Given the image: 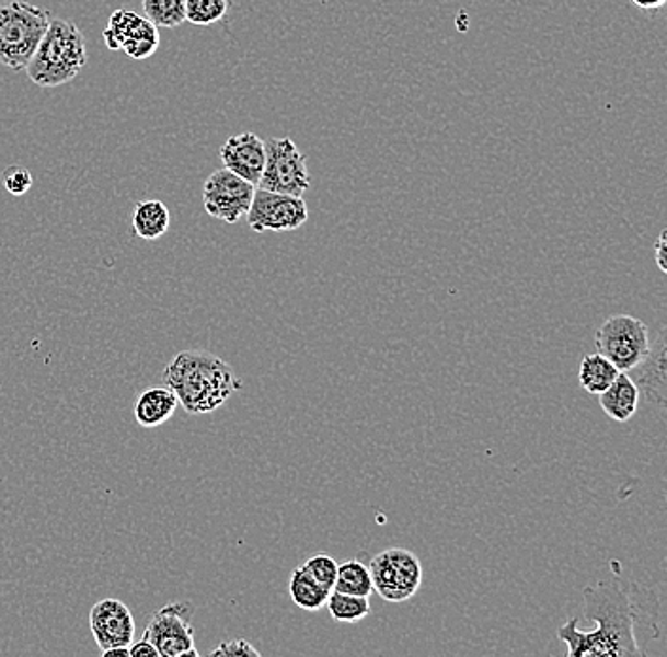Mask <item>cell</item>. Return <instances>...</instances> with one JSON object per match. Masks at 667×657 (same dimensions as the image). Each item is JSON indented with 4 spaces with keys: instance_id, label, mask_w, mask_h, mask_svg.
<instances>
[{
    "instance_id": "52a82bcc",
    "label": "cell",
    "mask_w": 667,
    "mask_h": 657,
    "mask_svg": "<svg viewBox=\"0 0 667 657\" xmlns=\"http://www.w3.org/2000/svg\"><path fill=\"white\" fill-rule=\"evenodd\" d=\"M310 184L308 163L295 140L288 137L266 140V163L258 188L303 197Z\"/></svg>"
},
{
    "instance_id": "83f0119b",
    "label": "cell",
    "mask_w": 667,
    "mask_h": 657,
    "mask_svg": "<svg viewBox=\"0 0 667 657\" xmlns=\"http://www.w3.org/2000/svg\"><path fill=\"white\" fill-rule=\"evenodd\" d=\"M129 657H160L152 643L147 638H141L137 643L129 644Z\"/></svg>"
},
{
    "instance_id": "3957f363",
    "label": "cell",
    "mask_w": 667,
    "mask_h": 657,
    "mask_svg": "<svg viewBox=\"0 0 667 657\" xmlns=\"http://www.w3.org/2000/svg\"><path fill=\"white\" fill-rule=\"evenodd\" d=\"M88 65V51L82 31L77 23L56 18L49 22L43 41L31 57L27 77L41 88L69 84Z\"/></svg>"
},
{
    "instance_id": "d4e9b609",
    "label": "cell",
    "mask_w": 667,
    "mask_h": 657,
    "mask_svg": "<svg viewBox=\"0 0 667 657\" xmlns=\"http://www.w3.org/2000/svg\"><path fill=\"white\" fill-rule=\"evenodd\" d=\"M2 184L7 188L8 194L12 196H25L28 189L33 188V175L28 169L22 165H10L2 173Z\"/></svg>"
},
{
    "instance_id": "f546056e",
    "label": "cell",
    "mask_w": 667,
    "mask_h": 657,
    "mask_svg": "<svg viewBox=\"0 0 667 657\" xmlns=\"http://www.w3.org/2000/svg\"><path fill=\"white\" fill-rule=\"evenodd\" d=\"M103 657H129V646H116V648L103 650Z\"/></svg>"
},
{
    "instance_id": "6da1fadb",
    "label": "cell",
    "mask_w": 667,
    "mask_h": 657,
    "mask_svg": "<svg viewBox=\"0 0 667 657\" xmlns=\"http://www.w3.org/2000/svg\"><path fill=\"white\" fill-rule=\"evenodd\" d=\"M584 610L597 623L586 633L578 620L571 618L557 630V638L567 644L570 657H637L645 656L635 638L637 610L617 580H601L584 589Z\"/></svg>"
},
{
    "instance_id": "ffe728a7",
    "label": "cell",
    "mask_w": 667,
    "mask_h": 657,
    "mask_svg": "<svg viewBox=\"0 0 667 657\" xmlns=\"http://www.w3.org/2000/svg\"><path fill=\"white\" fill-rule=\"evenodd\" d=\"M334 591L340 593L357 595V597H368L373 593L372 576L370 568L365 563L352 560L337 565L336 581Z\"/></svg>"
},
{
    "instance_id": "4316f807",
    "label": "cell",
    "mask_w": 667,
    "mask_h": 657,
    "mask_svg": "<svg viewBox=\"0 0 667 657\" xmlns=\"http://www.w3.org/2000/svg\"><path fill=\"white\" fill-rule=\"evenodd\" d=\"M667 231L662 230L660 235L656 239V243H654V260H656V266L660 267L662 273L667 272Z\"/></svg>"
},
{
    "instance_id": "7a4b0ae2",
    "label": "cell",
    "mask_w": 667,
    "mask_h": 657,
    "mask_svg": "<svg viewBox=\"0 0 667 657\" xmlns=\"http://www.w3.org/2000/svg\"><path fill=\"white\" fill-rule=\"evenodd\" d=\"M163 385L175 392L188 415H207L225 406L241 389L232 366L209 350H181L163 370Z\"/></svg>"
},
{
    "instance_id": "7402d4cb",
    "label": "cell",
    "mask_w": 667,
    "mask_h": 657,
    "mask_svg": "<svg viewBox=\"0 0 667 657\" xmlns=\"http://www.w3.org/2000/svg\"><path fill=\"white\" fill-rule=\"evenodd\" d=\"M142 12L156 27L175 28L186 22V0H142Z\"/></svg>"
},
{
    "instance_id": "9c48e42d",
    "label": "cell",
    "mask_w": 667,
    "mask_h": 657,
    "mask_svg": "<svg viewBox=\"0 0 667 657\" xmlns=\"http://www.w3.org/2000/svg\"><path fill=\"white\" fill-rule=\"evenodd\" d=\"M308 218L310 210L303 197L269 192L258 186L254 189L253 204L246 212V222L256 233L295 231L302 228L308 222Z\"/></svg>"
},
{
    "instance_id": "cb8c5ba5",
    "label": "cell",
    "mask_w": 667,
    "mask_h": 657,
    "mask_svg": "<svg viewBox=\"0 0 667 657\" xmlns=\"http://www.w3.org/2000/svg\"><path fill=\"white\" fill-rule=\"evenodd\" d=\"M306 568V573L310 574L313 580L319 581L324 589L332 591L334 589V581H336L337 563L332 560L331 555H313L311 560L306 561L302 565Z\"/></svg>"
},
{
    "instance_id": "2e32d148",
    "label": "cell",
    "mask_w": 667,
    "mask_h": 657,
    "mask_svg": "<svg viewBox=\"0 0 667 657\" xmlns=\"http://www.w3.org/2000/svg\"><path fill=\"white\" fill-rule=\"evenodd\" d=\"M179 400L168 387H152L135 404V419L142 428L162 427L175 415Z\"/></svg>"
},
{
    "instance_id": "ac0fdd59",
    "label": "cell",
    "mask_w": 667,
    "mask_h": 657,
    "mask_svg": "<svg viewBox=\"0 0 667 657\" xmlns=\"http://www.w3.org/2000/svg\"><path fill=\"white\" fill-rule=\"evenodd\" d=\"M620 371L617 366L607 360L603 355H586L578 368V383L588 394L599 396L601 392L607 391L611 387L612 381L617 379Z\"/></svg>"
},
{
    "instance_id": "5b68a950",
    "label": "cell",
    "mask_w": 667,
    "mask_h": 657,
    "mask_svg": "<svg viewBox=\"0 0 667 657\" xmlns=\"http://www.w3.org/2000/svg\"><path fill=\"white\" fill-rule=\"evenodd\" d=\"M596 347L599 355L617 366V370L630 373L651 350L648 326L632 315L611 316L597 330Z\"/></svg>"
},
{
    "instance_id": "277c9868",
    "label": "cell",
    "mask_w": 667,
    "mask_h": 657,
    "mask_svg": "<svg viewBox=\"0 0 667 657\" xmlns=\"http://www.w3.org/2000/svg\"><path fill=\"white\" fill-rule=\"evenodd\" d=\"M51 22L44 8L33 7L25 0H10L0 4V65L20 72L31 57Z\"/></svg>"
},
{
    "instance_id": "603a6c76",
    "label": "cell",
    "mask_w": 667,
    "mask_h": 657,
    "mask_svg": "<svg viewBox=\"0 0 667 657\" xmlns=\"http://www.w3.org/2000/svg\"><path fill=\"white\" fill-rule=\"evenodd\" d=\"M230 10V0H186V22L199 27L222 22Z\"/></svg>"
},
{
    "instance_id": "f1b7e54d",
    "label": "cell",
    "mask_w": 667,
    "mask_h": 657,
    "mask_svg": "<svg viewBox=\"0 0 667 657\" xmlns=\"http://www.w3.org/2000/svg\"><path fill=\"white\" fill-rule=\"evenodd\" d=\"M632 2L641 10H660L666 4V0H632Z\"/></svg>"
},
{
    "instance_id": "7c38bea8",
    "label": "cell",
    "mask_w": 667,
    "mask_h": 657,
    "mask_svg": "<svg viewBox=\"0 0 667 657\" xmlns=\"http://www.w3.org/2000/svg\"><path fill=\"white\" fill-rule=\"evenodd\" d=\"M90 627L101 652L134 643V614L127 604L114 597H106L93 607Z\"/></svg>"
},
{
    "instance_id": "8fae6325",
    "label": "cell",
    "mask_w": 667,
    "mask_h": 657,
    "mask_svg": "<svg viewBox=\"0 0 667 657\" xmlns=\"http://www.w3.org/2000/svg\"><path fill=\"white\" fill-rule=\"evenodd\" d=\"M106 48L124 54L131 59H148L160 48V31L154 23L148 22L145 15L134 10L119 8L108 20V27L103 31Z\"/></svg>"
},
{
    "instance_id": "484cf974",
    "label": "cell",
    "mask_w": 667,
    "mask_h": 657,
    "mask_svg": "<svg viewBox=\"0 0 667 657\" xmlns=\"http://www.w3.org/2000/svg\"><path fill=\"white\" fill-rule=\"evenodd\" d=\"M233 657V656H253L261 657V652L254 648L253 644L245 641V638H238V641H226V643L218 644V648L211 652V657Z\"/></svg>"
},
{
    "instance_id": "e0dca14e",
    "label": "cell",
    "mask_w": 667,
    "mask_h": 657,
    "mask_svg": "<svg viewBox=\"0 0 667 657\" xmlns=\"http://www.w3.org/2000/svg\"><path fill=\"white\" fill-rule=\"evenodd\" d=\"M171 224L168 205L158 199H145L135 205L134 217H131V228L137 238L145 241H156L168 233Z\"/></svg>"
},
{
    "instance_id": "9a60e30c",
    "label": "cell",
    "mask_w": 667,
    "mask_h": 657,
    "mask_svg": "<svg viewBox=\"0 0 667 657\" xmlns=\"http://www.w3.org/2000/svg\"><path fill=\"white\" fill-rule=\"evenodd\" d=\"M599 406L607 417L619 423L633 419L635 413L640 412V389L630 373L620 371L617 379L612 381L607 391L599 394Z\"/></svg>"
},
{
    "instance_id": "30bf717a",
    "label": "cell",
    "mask_w": 667,
    "mask_h": 657,
    "mask_svg": "<svg viewBox=\"0 0 667 657\" xmlns=\"http://www.w3.org/2000/svg\"><path fill=\"white\" fill-rule=\"evenodd\" d=\"M254 189V184L232 171L218 169L204 184L205 212L226 224H238L253 204Z\"/></svg>"
},
{
    "instance_id": "8992f818",
    "label": "cell",
    "mask_w": 667,
    "mask_h": 657,
    "mask_svg": "<svg viewBox=\"0 0 667 657\" xmlns=\"http://www.w3.org/2000/svg\"><path fill=\"white\" fill-rule=\"evenodd\" d=\"M373 591L387 602H406L423 584V565L410 550L393 548L380 552L370 561Z\"/></svg>"
},
{
    "instance_id": "44dd1931",
    "label": "cell",
    "mask_w": 667,
    "mask_h": 657,
    "mask_svg": "<svg viewBox=\"0 0 667 657\" xmlns=\"http://www.w3.org/2000/svg\"><path fill=\"white\" fill-rule=\"evenodd\" d=\"M324 604H326V609L331 612L332 620H336L340 623L360 622L372 610L368 597L340 593V591H334V589H332Z\"/></svg>"
},
{
    "instance_id": "ba28073f",
    "label": "cell",
    "mask_w": 667,
    "mask_h": 657,
    "mask_svg": "<svg viewBox=\"0 0 667 657\" xmlns=\"http://www.w3.org/2000/svg\"><path fill=\"white\" fill-rule=\"evenodd\" d=\"M191 602H171L156 612L142 638L152 643L160 657H197Z\"/></svg>"
},
{
    "instance_id": "4fadbf2b",
    "label": "cell",
    "mask_w": 667,
    "mask_h": 657,
    "mask_svg": "<svg viewBox=\"0 0 667 657\" xmlns=\"http://www.w3.org/2000/svg\"><path fill=\"white\" fill-rule=\"evenodd\" d=\"M666 330L660 328L645 360L633 368V378L630 376L640 389V402L658 407L660 415L666 413Z\"/></svg>"
},
{
    "instance_id": "d6986e66",
    "label": "cell",
    "mask_w": 667,
    "mask_h": 657,
    "mask_svg": "<svg viewBox=\"0 0 667 657\" xmlns=\"http://www.w3.org/2000/svg\"><path fill=\"white\" fill-rule=\"evenodd\" d=\"M288 593L298 609L317 612V610L323 609L331 591L324 589L319 581L313 580L310 574L306 573V568L298 567L295 568V573L288 581Z\"/></svg>"
},
{
    "instance_id": "5bb4252c",
    "label": "cell",
    "mask_w": 667,
    "mask_h": 657,
    "mask_svg": "<svg viewBox=\"0 0 667 657\" xmlns=\"http://www.w3.org/2000/svg\"><path fill=\"white\" fill-rule=\"evenodd\" d=\"M220 160L233 175L258 186L266 163V140L251 131L233 135L220 148Z\"/></svg>"
}]
</instances>
